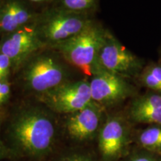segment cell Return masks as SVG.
<instances>
[{"mask_svg":"<svg viewBox=\"0 0 161 161\" xmlns=\"http://www.w3.org/2000/svg\"><path fill=\"white\" fill-rule=\"evenodd\" d=\"M98 60L102 69L124 78L140 75L142 70V60L108 31L98 52Z\"/></svg>","mask_w":161,"mask_h":161,"instance_id":"obj_6","label":"cell"},{"mask_svg":"<svg viewBox=\"0 0 161 161\" xmlns=\"http://www.w3.org/2000/svg\"><path fill=\"white\" fill-rule=\"evenodd\" d=\"M141 83L148 89L161 93V65L153 64L142 69L140 74Z\"/></svg>","mask_w":161,"mask_h":161,"instance_id":"obj_13","label":"cell"},{"mask_svg":"<svg viewBox=\"0 0 161 161\" xmlns=\"http://www.w3.org/2000/svg\"><path fill=\"white\" fill-rule=\"evenodd\" d=\"M8 154V150L6 149L5 146H4L3 141L1 140V138H0V159L5 158V157H7Z\"/></svg>","mask_w":161,"mask_h":161,"instance_id":"obj_20","label":"cell"},{"mask_svg":"<svg viewBox=\"0 0 161 161\" xmlns=\"http://www.w3.org/2000/svg\"><path fill=\"white\" fill-rule=\"evenodd\" d=\"M1 2H2V0H0V4H1Z\"/></svg>","mask_w":161,"mask_h":161,"instance_id":"obj_23","label":"cell"},{"mask_svg":"<svg viewBox=\"0 0 161 161\" xmlns=\"http://www.w3.org/2000/svg\"><path fill=\"white\" fill-rule=\"evenodd\" d=\"M0 106H1V103H0Z\"/></svg>","mask_w":161,"mask_h":161,"instance_id":"obj_24","label":"cell"},{"mask_svg":"<svg viewBox=\"0 0 161 161\" xmlns=\"http://www.w3.org/2000/svg\"><path fill=\"white\" fill-rule=\"evenodd\" d=\"M40 33L46 46H52L79 34L92 23L86 14L55 8L37 17Z\"/></svg>","mask_w":161,"mask_h":161,"instance_id":"obj_4","label":"cell"},{"mask_svg":"<svg viewBox=\"0 0 161 161\" xmlns=\"http://www.w3.org/2000/svg\"><path fill=\"white\" fill-rule=\"evenodd\" d=\"M37 16L21 0H2L0 4V34L8 35L37 19Z\"/></svg>","mask_w":161,"mask_h":161,"instance_id":"obj_11","label":"cell"},{"mask_svg":"<svg viewBox=\"0 0 161 161\" xmlns=\"http://www.w3.org/2000/svg\"><path fill=\"white\" fill-rule=\"evenodd\" d=\"M40 102L51 111L71 114L92 102L90 82L86 79L66 81L38 96Z\"/></svg>","mask_w":161,"mask_h":161,"instance_id":"obj_5","label":"cell"},{"mask_svg":"<svg viewBox=\"0 0 161 161\" xmlns=\"http://www.w3.org/2000/svg\"><path fill=\"white\" fill-rule=\"evenodd\" d=\"M11 96V85L8 78L0 79V103L1 105L7 103Z\"/></svg>","mask_w":161,"mask_h":161,"instance_id":"obj_16","label":"cell"},{"mask_svg":"<svg viewBox=\"0 0 161 161\" xmlns=\"http://www.w3.org/2000/svg\"><path fill=\"white\" fill-rule=\"evenodd\" d=\"M130 161H158L153 156L148 155V154H141V155L135 156Z\"/></svg>","mask_w":161,"mask_h":161,"instance_id":"obj_19","label":"cell"},{"mask_svg":"<svg viewBox=\"0 0 161 161\" xmlns=\"http://www.w3.org/2000/svg\"><path fill=\"white\" fill-rule=\"evenodd\" d=\"M21 66L26 89L38 96L68 81L66 66L51 53H36Z\"/></svg>","mask_w":161,"mask_h":161,"instance_id":"obj_3","label":"cell"},{"mask_svg":"<svg viewBox=\"0 0 161 161\" xmlns=\"http://www.w3.org/2000/svg\"><path fill=\"white\" fill-rule=\"evenodd\" d=\"M11 67H13V64L10 58L0 52V72L2 75L5 78L8 77Z\"/></svg>","mask_w":161,"mask_h":161,"instance_id":"obj_17","label":"cell"},{"mask_svg":"<svg viewBox=\"0 0 161 161\" xmlns=\"http://www.w3.org/2000/svg\"><path fill=\"white\" fill-rule=\"evenodd\" d=\"M129 114L136 122L161 125V93H148L136 98L131 103Z\"/></svg>","mask_w":161,"mask_h":161,"instance_id":"obj_12","label":"cell"},{"mask_svg":"<svg viewBox=\"0 0 161 161\" xmlns=\"http://www.w3.org/2000/svg\"><path fill=\"white\" fill-rule=\"evenodd\" d=\"M107 31L92 22L79 34L52 47L69 64L92 76L104 70L98 64V58Z\"/></svg>","mask_w":161,"mask_h":161,"instance_id":"obj_2","label":"cell"},{"mask_svg":"<svg viewBox=\"0 0 161 161\" xmlns=\"http://www.w3.org/2000/svg\"><path fill=\"white\" fill-rule=\"evenodd\" d=\"M59 161H93L90 158L85 155H81V154H72L64 157L60 159Z\"/></svg>","mask_w":161,"mask_h":161,"instance_id":"obj_18","label":"cell"},{"mask_svg":"<svg viewBox=\"0 0 161 161\" xmlns=\"http://www.w3.org/2000/svg\"><path fill=\"white\" fill-rule=\"evenodd\" d=\"M98 0H60V8L76 13H84L96 8Z\"/></svg>","mask_w":161,"mask_h":161,"instance_id":"obj_15","label":"cell"},{"mask_svg":"<svg viewBox=\"0 0 161 161\" xmlns=\"http://www.w3.org/2000/svg\"><path fill=\"white\" fill-rule=\"evenodd\" d=\"M139 142L146 149L161 150V125L149 127L141 132Z\"/></svg>","mask_w":161,"mask_h":161,"instance_id":"obj_14","label":"cell"},{"mask_svg":"<svg viewBox=\"0 0 161 161\" xmlns=\"http://www.w3.org/2000/svg\"><path fill=\"white\" fill-rule=\"evenodd\" d=\"M89 82L92 100L102 107L119 103L134 92L125 78L105 70L92 75Z\"/></svg>","mask_w":161,"mask_h":161,"instance_id":"obj_8","label":"cell"},{"mask_svg":"<svg viewBox=\"0 0 161 161\" xmlns=\"http://www.w3.org/2000/svg\"><path fill=\"white\" fill-rule=\"evenodd\" d=\"M8 135L14 148L20 154L42 158L49 154L55 144V122L45 108L24 107L12 117Z\"/></svg>","mask_w":161,"mask_h":161,"instance_id":"obj_1","label":"cell"},{"mask_svg":"<svg viewBox=\"0 0 161 161\" xmlns=\"http://www.w3.org/2000/svg\"><path fill=\"white\" fill-rule=\"evenodd\" d=\"M29 2L33 3H37V4H41L43 3H46V2L49 1V0H29Z\"/></svg>","mask_w":161,"mask_h":161,"instance_id":"obj_21","label":"cell"},{"mask_svg":"<svg viewBox=\"0 0 161 161\" xmlns=\"http://www.w3.org/2000/svg\"><path fill=\"white\" fill-rule=\"evenodd\" d=\"M102 108L92 101L85 108L69 114L66 128L70 137L82 141L90 140L95 135L100 126Z\"/></svg>","mask_w":161,"mask_h":161,"instance_id":"obj_9","label":"cell"},{"mask_svg":"<svg viewBox=\"0 0 161 161\" xmlns=\"http://www.w3.org/2000/svg\"><path fill=\"white\" fill-rule=\"evenodd\" d=\"M128 139L126 125L119 116H111L106 120L98 134V147L107 160H115L122 154Z\"/></svg>","mask_w":161,"mask_h":161,"instance_id":"obj_10","label":"cell"},{"mask_svg":"<svg viewBox=\"0 0 161 161\" xmlns=\"http://www.w3.org/2000/svg\"><path fill=\"white\" fill-rule=\"evenodd\" d=\"M45 46L46 44L40 35L36 19L3 36L0 41V52L8 56L13 67L18 68Z\"/></svg>","mask_w":161,"mask_h":161,"instance_id":"obj_7","label":"cell"},{"mask_svg":"<svg viewBox=\"0 0 161 161\" xmlns=\"http://www.w3.org/2000/svg\"><path fill=\"white\" fill-rule=\"evenodd\" d=\"M5 77H4V76L2 75V73L1 72H0V79H2V78H4Z\"/></svg>","mask_w":161,"mask_h":161,"instance_id":"obj_22","label":"cell"}]
</instances>
